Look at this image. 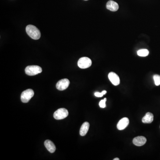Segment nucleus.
<instances>
[{
	"label": "nucleus",
	"instance_id": "1",
	"mask_svg": "<svg viewBox=\"0 0 160 160\" xmlns=\"http://www.w3.org/2000/svg\"><path fill=\"white\" fill-rule=\"evenodd\" d=\"M27 34L33 39L38 40L41 37V32L35 26L30 25L26 27Z\"/></svg>",
	"mask_w": 160,
	"mask_h": 160
},
{
	"label": "nucleus",
	"instance_id": "16",
	"mask_svg": "<svg viewBox=\"0 0 160 160\" xmlns=\"http://www.w3.org/2000/svg\"><path fill=\"white\" fill-rule=\"evenodd\" d=\"M107 91L106 90H103L101 93L98 92L95 93H94V95H95L96 97H98V98H101V97H103V95H105Z\"/></svg>",
	"mask_w": 160,
	"mask_h": 160
},
{
	"label": "nucleus",
	"instance_id": "7",
	"mask_svg": "<svg viewBox=\"0 0 160 160\" xmlns=\"http://www.w3.org/2000/svg\"><path fill=\"white\" fill-rule=\"evenodd\" d=\"M108 77L111 83L114 86H118L120 83V80L118 76L114 72H110L108 75Z\"/></svg>",
	"mask_w": 160,
	"mask_h": 160
},
{
	"label": "nucleus",
	"instance_id": "11",
	"mask_svg": "<svg viewBox=\"0 0 160 160\" xmlns=\"http://www.w3.org/2000/svg\"><path fill=\"white\" fill-rule=\"evenodd\" d=\"M44 145L47 149L51 153H53L56 150V148L55 145L50 140H46L44 142Z\"/></svg>",
	"mask_w": 160,
	"mask_h": 160
},
{
	"label": "nucleus",
	"instance_id": "5",
	"mask_svg": "<svg viewBox=\"0 0 160 160\" xmlns=\"http://www.w3.org/2000/svg\"><path fill=\"white\" fill-rule=\"evenodd\" d=\"M77 64L80 69H86L90 67L92 64V61L87 57H82L79 59Z\"/></svg>",
	"mask_w": 160,
	"mask_h": 160
},
{
	"label": "nucleus",
	"instance_id": "14",
	"mask_svg": "<svg viewBox=\"0 0 160 160\" xmlns=\"http://www.w3.org/2000/svg\"><path fill=\"white\" fill-rule=\"evenodd\" d=\"M137 55L140 57H146L149 54V51L146 49H142L138 50L137 52Z\"/></svg>",
	"mask_w": 160,
	"mask_h": 160
},
{
	"label": "nucleus",
	"instance_id": "3",
	"mask_svg": "<svg viewBox=\"0 0 160 160\" xmlns=\"http://www.w3.org/2000/svg\"><path fill=\"white\" fill-rule=\"evenodd\" d=\"M34 91L32 89H28L22 93L20 96L21 102L23 103H27L34 96Z\"/></svg>",
	"mask_w": 160,
	"mask_h": 160
},
{
	"label": "nucleus",
	"instance_id": "17",
	"mask_svg": "<svg viewBox=\"0 0 160 160\" xmlns=\"http://www.w3.org/2000/svg\"><path fill=\"white\" fill-rule=\"evenodd\" d=\"M106 98H105L103 100H101L99 102V106L102 108H105L106 107V104L105 102H106Z\"/></svg>",
	"mask_w": 160,
	"mask_h": 160
},
{
	"label": "nucleus",
	"instance_id": "15",
	"mask_svg": "<svg viewBox=\"0 0 160 160\" xmlns=\"http://www.w3.org/2000/svg\"><path fill=\"white\" fill-rule=\"evenodd\" d=\"M153 79L156 86H159L160 85V76L158 75H155L153 76Z\"/></svg>",
	"mask_w": 160,
	"mask_h": 160
},
{
	"label": "nucleus",
	"instance_id": "12",
	"mask_svg": "<svg viewBox=\"0 0 160 160\" xmlns=\"http://www.w3.org/2000/svg\"><path fill=\"white\" fill-rule=\"evenodd\" d=\"M89 122H85L81 125L80 130V134L81 136H84L87 133L89 128Z\"/></svg>",
	"mask_w": 160,
	"mask_h": 160
},
{
	"label": "nucleus",
	"instance_id": "13",
	"mask_svg": "<svg viewBox=\"0 0 160 160\" xmlns=\"http://www.w3.org/2000/svg\"><path fill=\"white\" fill-rule=\"evenodd\" d=\"M153 121V114L148 112L145 116L142 118V121L144 123H151Z\"/></svg>",
	"mask_w": 160,
	"mask_h": 160
},
{
	"label": "nucleus",
	"instance_id": "6",
	"mask_svg": "<svg viewBox=\"0 0 160 160\" xmlns=\"http://www.w3.org/2000/svg\"><path fill=\"white\" fill-rule=\"evenodd\" d=\"M70 81L68 79H63L58 81L56 84V88L59 90L63 91L68 88L70 85Z\"/></svg>",
	"mask_w": 160,
	"mask_h": 160
},
{
	"label": "nucleus",
	"instance_id": "19",
	"mask_svg": "<svg viewBox=\"0 0 160 160\" xmlns=\"http://www.w3.org/2000/svg\"><path fill=\"white\" fill-rule=\"evenodd\" d=\"M84 1H88V0H84Z\"/></svg>",
	"mask_w": 160,
	"mask_h": 160
},
{
	"label": "nucleus",
	"instance_id": "10",
	"mask_svg": "<svg viewBox=\"0 0 160 160\" xmlns=\"http://www.w3.org/2000/svg\"><path fill=\"white\" fill-rule=\"evenodd\" d=\"M106 8L113 12L117 11L119 9V5L116 2L113 1H109L106 4Z\"/></svg>",
	"mask_w": 160,
	"mask_h": 160
},
{
	"label": "nucleus",
	"instance_id": "18",
	"mask_svg": "<svg viewBox=\"0 0 160 160\" xmlns=\"http://www.w3.org/2000/svg\"><path fill=\"white\" fill-rule=\"evenodd\" d=\"M120 159L118 158H115L114 159V160H119Z\"/></svg>",
	"mask_w": 160,
	"mask_h": 160
},
{
	"label": "nucleus",
	"instance_id": "4",
	"mask_svg": "<svg viewBox=\"0 0 160 160\" xmlns=\"http://www.w3.org/2000/svg\"><path fill=\"white\" fill-rule=\"evenodd\" d=\"M69 115L68 110L64 108H59L54 112L53 117L56 120H61L66 118Z\"/></svg>",
	"mask_w": 160,
	"mask_h": 160
},
{
	"label": "nucleus",
	"instance_id": "8",
	"mask_svg": "<svg viewBox=\"0 0 160 160\" xmlns=\"http://www.w3.org/2000/svg\"><path fill=\"white\" fill-rule=\"evenodd\" d=\"M129 124V119L128 118H124L120 120L117 124V128L120 130H124Z\"/></svg>",
	"mask_w": 160,
	"mask_h": 160
},
{
	"label": "nucleus",
	"instance_id": "9",
	"mask_svg": "<svg viewBox=\"0 0 160 160\" xmlns=\"http://www.w3.org/2000/svg\"><path fill=\"white\" fill-rule=\"evenodd\" d=\"M146 138L143 136H138L135 137L133 139L134 145L137 146H141L146 144Z\"/></svg>",
	"mask_w": 160,
	"mask_h": 160
},
{
	"label": "nucleus",
	"instance_id": "2",
	"mask_svg": "<svg viewBox=\"0 0 160 160\" xmlns=\"http://www.w3.org/2000/svg\"><path fill=\"white\" fill-rule=\"evenodd\" d=\"M42 68L37 65H30L26 67L25 72L29 76H35L42 73Z\"/></svg>",
	"mask_w": 160,
	"mask_h": 160
}]
</instances>
